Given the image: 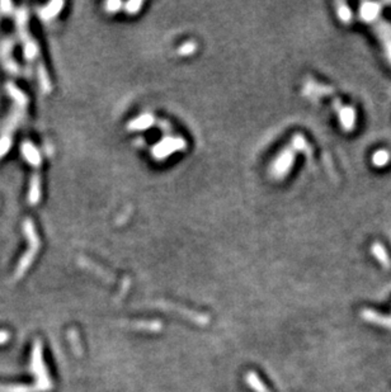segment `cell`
I'll return each instance as SVG.
<instances>
[{"instance_id":"30bf717a","label":"cell","mask_w":391,"mask_h":392,"mask_svg":"<svg viewBox=\"0 0 391 392\" xmlns=\"http://www.w3.org/2000/svg\"><path fill=\"white\" fill-rule=\"evenodd\" d=\"M372 253H374L375 258L381 263V266L384 267L385 269L391 268V260L389 258V254L386 253V250H385V248L382 247L381 244H377L376 242V244L372 247Z\"/></svg>"},{"instance_id":"9a60e30c","label":"cell","mask_w":391,"mask_h":392,"mask_svg":"<svg viewBox=\"0 0 391 392\" xmlns=\"http://www.w3.org/2000/svg\"><path fill=\"white\" fill-rule=\"evenodd\" d=\"M390 160V154L386 150H379L374 154L372 156V161H374L375 166L382 167L386 165Z\"/></svg>"},{"instance_id":"277c9868","label":"cell","mask_w":391,"mask_h":392,"mask_svg":"<svg viewBox=\"0 0 391 392\" xmlns=\"http://www.w3.org/2000/svg\"><path fill=\"white\" fill-rule=\"evenodd\" d=\"M118 326H122L125 329H130L135 331H145V332H159L163 329V323L160 320H118Z\"/></svg>"},{"instance_id":"7a4b0ae2","label":"cell","mask_w":391,"mask_h":392,"mask_svg":"<svg viewBox=\"0 0 391 392\" xmlns=\"http://www.w3.org/2000/svg\"><path fill=\"white\" fill-rule=\"evenodd\" d=\"M31 371L34 373L37 378L36 386L40 392H47L52 388V382L50 380L47 369H46L45 362L42 359V344L41 340H36L32 348L31 356Z\"/></svg>"},{"instance_id":"6da1fadb","label":"cell","mask_w":391,"mask_h":392,"mask_svg":"<svg viewBox=\"0 0 391 392\" xmlns=\"http://www.w3.org/2000/svg\"><path fill=\"white\" fill-rule=\"evenodd\" d=\"M23 231L26 234L27 239H28L29 248L26 251V254L21 258L20 263H18L17 270H15V279H20L23 277V274L26 273V270L31 267L32 262L36 258L37 253H39L40 247H41V241H40V237L37 235L36 229H34V223L31 218H27L23 223Z\"/></svg>"},{"instance_id":"7c38bea8","label":"cell","mask_w":391,"mask_h":392,"mask_svg":"<svg viewBox=\"0 0 391 392\" xmlns=\"http://www.w3.org/2000/svg\"><path fill=\"white\" fill-rule=\"evenodd\" d=\"M67 339H69L70 344H71V349L77 354L78 357H82L83 354V347H82V342H80V337L78 334V331L75 330L74 328L69 329L67 330Z\"/></svg>"},{"instance_id":"52a82bcc","label":"cell","mask_w":391,"mask_h":392,"mask_svg":"<svg viewBox=\"0 0 391 392\" xmlns=\"http://www.w3.org/2000/svg\"><path fill=\"white\" fill-rule=\"evenodd\" d=\"M41 199V178L37 172H34L31 177L28 191V202L31 206H36Z\"/></svg>"},{"instance_id":"e0dca14e","label":"cell","mask_w":391,"mask_h":392,"mask_svg":"<svg viewBox=\"0 0 391 392\" xmlns=\"http://www.w3.org/2000/svg\"><path fill=\"white\" fill-rule=\"evenodd\" d=\"M9 340V334L7 331H0V344H4Z\"/></svg>"},{"instance_id":"8fae6325","label":"cell","mask_w":391,"mask_h":392,"mask_svg":"<svg viewBox=\"0 0 391 392\" xmlns=\"http://www.w3.org/2000/svg\"><path fill=\"white\" fill-rule=\"evenodd\" d=\"M63 3L61 2H53V3H50V4L47 5V7L42 8V9H40V17L42 18L44 21H48L51 20L52 17H55L56 14H58L59 12H60L61 7H63Z\"/></svg>"},{"instance_id":"8992f818","label":"cell","mask_w":391,"mask_h":392,"mask_svg":"<svg viewBox=\"0 0 391 392\" xmlns=\"http://www.w3.org/2000/svg\"><path fill=\"white\" fill-rule=\"evenodd\" d=\"M21 150H22L23 158L28 161V164L32 167H39L40 165H41V161H42L41 155H40V151L37 150L36 146H34L33 144H31L29 141L23 142Z\"/></svg>"},{"instance_id":"ba28073f","label":"cell","mask_w":391,"mask_h":392,"mask_svg":"<svg viewBox=\"0 0 391 392\" xmlns=\"http://www.w3.org/2000/svg\"><path fill=\"white\" fill-rule=\"evenodd\" d=\"M10 50H12V42H4L2 43L0 47V58H2L3 64H4L5 69L12 74H18V65L15 64L14 60L10 58Z\"/></svg>"},{"instance_id":"3957f363","label":"cell","mask_w":391,"mask_h":392,"mask_svg":"<svg viewBox=\"0 0 391 392\" xmlns=\"http://www.w3.org/2000/svg\"><path fill=\"white\" fill-rule=\"evenodd\" d=\"M147 305H149V306H152V307H156V309L178 313L179 316L187 319L188 321H191V323L196 324V325H198V326H207L210 324V321H211V318H210L207 313L197 312V311L187 309V307H184V306H179V305L173 304V302H168V301H163V300H159V301L149 302Z\"/></svg>"},{"instance_id":"5b68a950","label":"cell","mask_w":391,"mask_h":392,"mask_svg":"<svg viewBox=\"0 0 391 392\" xmlns=\"http://www.w3.org/2000/svg\"><path fill=\"white\" fill-rule=\"evenodd\" d=\"M361 318L365 321H367V323H371L376 326H381V328L391 330V315L386 316L384 315V313H380L375 310L363 309L361 311Z\"/></svg>"},{"instance_id":"4fadbf2b","label":"cell","mask_w":391,"mask_h":392,"mask_svg":"<svg viewBox=\"0 0 391 392\" xmlns=\"http://www.w3.org/2000/svg\"><path fill=\"white\" fill-rule=\"evenodd\" d=\"M0 392H40L36 385H0Z\"/></svg>"},{"instance_id":"5bb4252c","label":"cell","mask_w":391,"mask_h":392,"mask_svg":"<svg viewBox=\"0 0 391 392\" xmlns=\"http://www.w3.org/2000/svg\"><path fill=\"white\" fill-rule=\"evenodd\" d=\"M380 13V7L376 4H363L361 9V15L365 21H372L377 17Z\"/></svg>"},{"instance_id":"9c48e42d","label":"cell","mask_w":391,"mask_h":392,"mask_svg":"<svg viewBox=\"0 0 391 392\" xmlns=\"http://www.w3.org/2000/svg\"><path fill=\"white\" fill-rule=\"evenodd\" d=\"M244 381L254 392H271L269 388L266 386V383L260 380L259 375H258L257 372L249 371L245 373Z\"/></svg>"},{"instance_id":"2e32d148","label":"cell","mask_w":391,"mask_h":392,"mask_svg":"<svg viewBox=\"0 0 391 392\" xmlns=\"http://www.w3.org/2000/svg\"><path fill=\"white\" fill-rule=\"evenodd\" d=\"M13 9V4L9 2H2L0 3V13L3 14H8V13L12 12Z\"/></svg>"}]
</instances>
